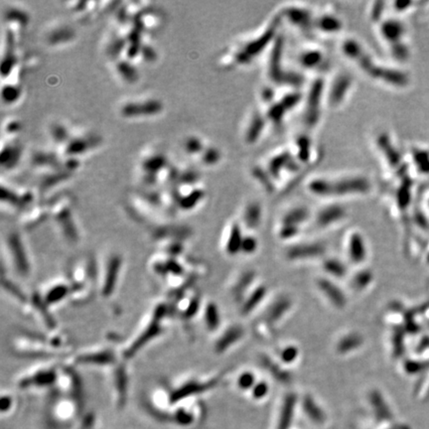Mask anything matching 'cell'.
Masks as SVG:
<instances>
[{
  "label": "cell",
  "instance_id": "62",
  "mask_svg": "<svg viewBox=\"0 0 429 429\" xmlns=\"http://www.w3.org/2000/svg\"><path fill=\"white\" fill-rule=\"evenodd\" d=\"M14 403H15V400L13 395L8 392L7 393L4 392L1 396V413L3 415H5L6 413H9L14 407Z\"/></svg>",
  "mask_w": 429,
  "mask_h": 429
},
{
  "label": "cell",
  "instance_id": "11",
  "mask_svg": "<svg viewBox=\"0 0 429 429\" xmlns=\"http://www.w3.org/2000/svg\"><path fill=\"white\" fill-rule=\"evenodd\" d=\"M406 28L395 18L382 19L378 22V33L381 40L388 46L390 54L398 61L408 58L409 48L406 43Z\"/></svg>",
  "mask_w": 429,
  "mask_h": 429
},
{
  "label": "cell",
  "instance_id": "3",
  "mask_svg": "<svg viewBox=\"0 0 429 429\" xmlns=\"http://www.w3.org/2000/svg\"><path fill=\"white\" fill-rule=\"evenodd\" d=\"M173 316L170 300L164 299L155 302L144 316L135 334L123 346L121 350L123 360L130 362L141 354L144 348L165 332L167 322Z\"/></svg>",
  "mask_w": 429,
  "mask_h": 429
},
{
  "label": "cell",
  "instance_id": "41",
  "mask_svg": "<svg viewBox=\"0 0 429 429\" xmlns=\"http://www.w3.org/2000/svg\"><path fill=\"white\" fill-rule=\"evenodd\" d=\"M312 218L313 214L311 213L309 208H307L306 206L298 205L286 210L283 214L279 224L295 227L302 230L304 225L312 221Z\"/></svg>",
  "mask_w": 429,
  "mask_h": 429
},
{
  "label": "cell",
  "instance_id": "43",
  "mask_svg": "<svg viewBox=\"0 0 429 429\" xmlns=\"http://www.w3.org/2000/svg\"><path fill=\"white\" fill-rule=\"evenodd\" d=\"M22 153V147L19 143H17L16 140H6V142L2 141V149L0 156L2 169H6L7 171L14 169L20 162Z\"/></svg>",
  "mask_w": 429,
  "mask_h": 429
},
{
  "label": "cell",
  "instance_id": "7",
  "mask_svg": "<svg viewBox=\"0 0 429 429\" xmlns=\"http://www.w3.org/2000/svg\"><path fill=\"white\" fill-rule=\"evenodd\" d=\"M46 201L50 209V219L61 236L71 245L78 244L81 241V232L74 216L72 197L66 193L57 194Z\"/></svg>",
  "mask_w": 429,
  "mask_h": 429
},
{
  "label": "cell",
  "instance_id": "6",
  "mask_svg": "<svg viewBox=\"0 0 429 429\" xmlns=\"http://www.w3.org/2000/svg\"><path fill=\"white\" fill-rule=\"evenodd\" d=\"M281 21L278 15L270 21L262 33L234 44L222 54L219 60L220 64L228 68L251 65L261 57L269 46L273 45V41H276L274 39L276 38L277 28L280 26Z\"/></svg>",
  "mask_w": 429,
  "mask_h": 429
},
{
  "label": "cell",
  "instance_id": "34",
  "mask_svg": "<svg viewBox=\"0 0 429 429\" xmlns=\"http://www.w3.org/2000/svg\"><path fill=\"white\" fill-rule=\"evenodd\" d=\"M76 31L67 23H54L49 26L44 33V40L50 47L65 46L74 41Z\"/></svg>",
  "mask_w": 429,
  "mask_h": 429
},
{
  "label": "cell",
  "instance_id": "23",
  "mask_svg": "<svg viewBox=\"0 0 429 429\" xmlns=\"http://www.w3.org/2000/svg\"><path fill=\"white\" fill-rule=\"evenodd\" d=\"M345 253L349 264L361 268L368 260L369 248L364 234L359 230H351L346 235Z\"/></svg>",
  "mask_w": 429,
  "mask_h": 429
},
{
  "label": "cell",
  "instance_id": "49",
  "mask_svg": "<svg viewBox=\"0 0 429 429\" xmlns=\"http://www.w3.org/2000/svg\"><path fill=\"white\" fill-rule=\"evenodd\" d=\"M49 135L52 142L60 149L71 140L73 131L63 123L55 122L49 127Z\"/></svg>",
  "mask_w": 429,
  "mask_h": 429
},
{
  "label": "cell",
  "instance_id": "9",
  "mask_svg": "<svg viewBox=\"0 0 429 429\" xmlns=\"http://www.w3.org/2000/svg\"><path fill=\"white\" fill-rule=\"evenodd\" d=\"M3 257L7 266L18 277L28 278L32 272V260L21 234L16 230L9 231L3 240Z\"/></svg>",
  "mask_w": 429,
  "mask_h": 429
},
{
  "label": "cell",
  "instance_id": "60",
  "mask_svg": "<svg viewBox=\"0 0 429 429\" xmlns=\"http://www.w3.org/2000/svg\"><path fill=\"white\" fill-rule=\"evenodd\" d=\"M259 248H260V243H259L258 238L254 235L250 234V233L245 234L243 245H242L241 255H244L246 257L254 256L258 252Z\"/></svg>",
  "mask_w": 429,
  "mask_h": 429
},
{
  "label": "cell",
  "instance_id": "50",
  "mask_svg": "<svg viewBox=\"0 0 429 429\" xmlns=\"http://www.w3.org/2000/svg\"><path fill=\"white\" fill-rule=\"evenodd\" d=\"M301 355V351L299 347L295 344L288 343L281 347L277 354L278 361L284 365L286 368H289L290 366H293L297 363Z\"/></svg>",
  "mask_w": 429,
  "mask_h": 429
},
{
  "label": "cell",
  "instance_id": "42",
  "mask_svg": "<svg viewBox=\"0 0 429 429\" xmlns=\"http://www.w3.org/2000/svg\"><path fill=\"white\" fill-rule=\"evenodd\" d=\"M321 269L324 274V277L334 280L336 282L348 279L350 276L349 266L346 264L345 261L337 257L326 256L321 261Z\"/></svg>",
  "mask_w": 429,
  "mask_h": 429
},
{
  "label": "cell",
  "instance_id": "46",
  "mask_svg": "<svg viewBox=\"0 0 429 429\" xmlns=\"http://www.w3.org/2000/svg\"><path fill=\"white\" fill-rule=\"evenodd\" d=\"M114 68L119 78L128 85H134L139 82V70L134 64L125 57H121L114 61Z\"/></svg>",
  "mask_w": 429,
  "mask_h": 429
},
{
  "label": "cell",
  "instance_id": "14",
  "mask_svg": "<svg viewBox=\"0 0 429 429\" xmlns=\"http://www.w3.org/2000/svg\"><path fill=\"white\" fill-rule=\"evenodd\" d=\"M169 300V299H168ZM173 310V315L177 317L184 325H188L197 316H200L203 306L201 293L195 288L179 294L170 300Z\"/></svg>",
  "mask_w": 429,
  "mask_h": 429
},
{
  "label": "cell",
  "instance_id": "5",
  "mask_svg": "<svg viewBox=\"0 0 429 429\" xmlns=\"http://www.w3.org/2000/svg\"><path fill=\"white\" fill-rule=\"evenodd\" d=\"M70 288V302L83 306L99 295V264L92 255L73 260L66 277Z\"/></svg>",
  "mask_w": 429,
  "mask_h": 429
},
{
  "label": "cell",
  "instance_id": "24",
  "mask_svg": "<svg viewBox=\"0 0 429 429\" xmlns=\"http://www.w3.org/2000/svg\"><path fill=\"white\" fill-rule=\"evenodd\" d=\"M315 287L321 297L334 309L344 310L347 307L348 296L336 281L322 276L316 280Z\"/></svg>",
  "mask_w": 429,
  "mask_h": 429
},
{
  "label": "cell",
  "instance_id": "39",
  "mask_svg": "<svg viewBox=\"0 0 429 429\" xmlns=\"http://www.w3.org/2000/svg\"><path fill=\"white\" fill-rule=\"evenodd\" d=\"M269 292L270 289L268 286L264 284H258L239 306L241 315L248 317L254 314L266 302Z\"/></svg>",
  "mask_w": 429,
  "mask_h": 429
},
{
  "label": "cell",
  "instance_id": "55",
  "mask_svg": "<svg viewBox=\"0 0 429 429\" xmlns=\"http://www.w3.org/2000/svg\"><path fill=\"white\" fill-rule=\"evenodd\" d=\"M303 410L306 413V415L315 423L321 424L325 420V415L323 411L320 409V407L316 404L314 399L307 395L303 399Z\"/></svg>",
  "mask_w": 429,
  "mask_h": 429
},
{
  "label": "cell",
  "instance_id": "17",
  "mask_svg": "<svg viewBox=\"0 0 429 429\" xmlns=\"http://www.w3.org/2000/svg\"><path fill=\"white\" fill-rule=\"evenodd\" d=\"M102 143L103 139L96 134L89 132L73 133L71 140L59 149V152L63 158L79 159V157L96 150Z\"/></svg>",
  "mask_w": 429,
  "mask_h": 429
},
{
  "label": "cell",
  "instance_id": "10",
  "mask_svg": "<svg viewBox=\"0 0 429 429\" xmlns=\"http://www.w3.org/2000/svg\"><path fill=\"white\" fill-rule=\"evenodd\" d=\"M123 360L121 350L112 346L100 345L87 348L70 356L68 364L73 367H97L105 368L107 371Z\"/></svg>",
  "mask_w": 429,
  "mask_h": 429
},
{
  "label": "cell",
  "instance_id": "35",
  "mask_svg": "<svg viewBox=\"0 0 429 429\" xmlns=\"http://www.w3.org/2000/svg\"><path fill=\"white\" fill-rule=\"evenodd\" d=\"M245 233L240 221H233L226 228L223 239V250L231 258L241 255Z\"/></svg>",
  "mask_w": 429,
  "mask_h": 429
},
{
  "label": "cell",
  "instance_id": "54",
  "mask_svg": "<svg viewBox=\"0 0 429 429\" xmlns=\"http://www.w3.org/2000/svg\"><path fill=\"white\" fill-rule=\"evenodd\" d=\"M2 101L6 105H12L16 103L21 95H22V88L20 83H12V82H4L2 86Z\"/></svg>",
  "mask_w": 429,
  "mask_h": 429
},
{
  "label": "cell",
  "instance_id": "1",
  "mask_svg": "<svg viewBox=\"0 0 429 429\" xmlns=\"http://www.w3.org/2000/svg\"><path fill=\"white\" fill-rule=\"evenodd\" d=\"M72 339L59 329L55 331L20 330L10 341V350L18 358L52 361L70 356Z\"/></svg>",
  "mask_w": 429,
  "mask_h": 429
},
{
  "label": "cell",
  "instance_id": "4",
  "mask_svg": "<svg viewBox=\"0 0 429 429\" xmlns=\"http://www.w3.org/2000/svg\"><path fill=\"white\" fill-rule=\"evenodd\" d=\"M306 189L315 197L324 200H338L368 195L373 190V182L368 176L357 173L320 175L309 179Z\"/></svg>",
  "mask_w": 429,
  "mask_h": 429
},
{
  "label": "cell",
  "instance_id": "57",
  "mask_svg": "<svg viewBox=\"0 0 429 429\" xmlns=\"http://www.w3.org/2000/svg\"><path fill=\"white\" fill-rule=\"evenodd\" d=\"M370 402L373 406V408L375 409L378 417L384 419V420H388L392 418V413L391 410H389L388 406L386 405L383 396L378 392V391H373L370 394Z\"/></svg>",
  "mask_w": 429,
  "mask_h": 429
},
{
  "label": "cell",
  "instance_id": "37",
  "mask_svg": "<svg viewBox=\"0 0 429 429\" xmlns=\"http://www.w3.org/2000/svg\"><path fill=\"white\" fill-rule=\"evenodd\" d=\"M342 30L343 21L334 12L324 11L316 14L314 22V31H316V33L325 36H333L340 33Z\"/></svg>",
  "mask_w": 429,
  "mask_h": 429
},
{
  "label": "cell",
  "instance_id": "28",
  "mask_svg": "<svg viewBox=\"0 0 429 429\" xmlns=\"http://www.w3.org/2000/svg\"><path fill=\"white\" fill-rule=\"evenodd\" d=\"M82 403L75 398L58 394L51 408L54 420L60 423L73 421L81 412Z\"/></svg>",
  "mask_w": 429,
  "mask_h": 429
},
{
  "label": "cell",
  "instance_id": "38",
  "mask_svg": "<svg viewBox=\"0 0 429 429\" xmlns=\"http://www.w3.org/2000/svg\"><path fill=\"white\" fill-rule=\"evenodd\" d=\"M47 219H50V209L47 201L43 199L20 214V222L27 229L35 228Z\"/></svg>",
  "mask_w": 429,
  "mask_h": 429
},
{
  "label": "cell",
  "instance_id": "29",
  "mask_svg": "<svg viewBox=\"0 0 429 429\" xmlns=\"http://www.w3.org/2000/svg\"><path fill=\"white\" fill-rule=\"evenodd\" d=\"M40 291L44 302L52 309L70 300L71 288L67 279H57L48 283Z\"/></svg>",
  "mask_w": 429,
  "mask_h": 429
},
{
  "label": "cell",
  "instance_id": "52",
  "mask_svg": "<svg viewBox=\"0 0 429 429\" xmlns=\"http://www.w3.org/2000/svg\"><path fill=\"white\" fill-rule=\"evenodd\" d=\"M208 146V143H205V141L199 137V136H189L185 139L183 143V148L185 152L192 157L199 158V156L203 153V151Z\"/></svg>",
  "mask_w": 429,
  "mask_h": 429
},
{
  "label": "cell",
  "instance_id": "53",
  "mask_svg": "<svg viewBox=\"0 0 429 429\" xmlns=\"http://www.w3.org/2000/svg\"><path fill=\"white\" fill-rule=\"evenodd\" d=\"M295 405H296V396L294 394L286 395V399L283 404L282 414H281L280 429H288L293 417V411H294Z\"/></svg>",
  "mask_w": 429,
  "mask_h": 429
},
{
  "label": "cell",
  "instance_id": "36",
  "mask_svg": "<svg viewBox=\"0 0 429 429\" xmlns=\"http://www.w3.org/2000/svg\"><path fill=\"white\" fill-rule=\"evenodd\" d=\"M204 328L210 334H218L223 329V317L218 304L213 300L203 303L200 313Z\"/></svg>",
  "mask_w": 429,
  "mask_h": 429
},
{
  "label": "cell",
  "instance_id": "13",
  "mask_svg": "<svg viewBox=\"0 0 429 429\" xmlns=\"http://www.w3.org/2000/svg\"><path fill=\"white\" fill-rule=\"evenodd\" d=\"M223 380V375H216L212 377H189L181 381L176 387L170 389L172 405L194 399L198 395H202L214 388H216Z\"/></svg>",
  "mask_w": 429,
  "mask_h": 429
},
{
  "label": "cell",
  "instance_id": "18",
  "mask_svg": "<svg viewBox=\"0 0 429 429\" xmlns=\"http://www.w3.org/2000/svg\"><path fill=\"white\" fill-rule=\"evenodd\" d=\"M23 311L40 324L42 331L50 332L59 329L57 320L51 312V308L44 302L39 290L31 292L29 303Z\"/></svg>",
  "mask_w": 429,
  "mask_h": 429
},
{
  "label": "cell",
  "instance_id": "45",
  "mask_svg": "<svg viewBox=\"0 0 429 429\" xmlns=\"http://www.w3.org/2000/svg\"><path fill=\"white\" fill-rule=\"evenodd\" d=\"M264 211L262 205L257 201H252L246 204L242 212V219L240 223L249 232H254L257 230L263 222Z\"/></svg>",
  "mask_w": 429,
  "mask_h": 429
},
{
  "label": "cell",
  "instance_id": "2",
  "mask_svg": "<svg viewBox=\"0 0 429 429\" xmlns=\"http://www.w3.org/2000/svg\"><path fill=\"white\" fill-rule=\"evenodd\" d=\"M340 50L346 59L372 81L391 87H404L408 84V77L403 71L380 63L359 39L345 38Z\"/></svg>",
  "mask_w": 429,
  "mask_h": 429
},
{
  "label": "cell",
  "instance_id": "30",
  "mask_svg": "<svg viewBox=\"0 0 429 429\" xmlns=\"http://www.w3.org/2000/svg\"><path fill=\"white\" fill-rule=\"evenodd\" d=\"M297 63L304 71L319 72L328 66L326 54L318 47H304L297 55Z\"/></svg>",
  "mask_w": 429,
  "mask_h": 429
},
{
  "label": "cell",
  "instance_id": "32",
  "mask_svg": "<svg viewBox=\"0 0 429 429\" xmlns=\"http://www.w3.org/2000/svg\"><path fill=\"white\" fill-rule=\"evenodd\" d=\"M258 274L254 270H246L241 273L230 287V293L239 306L247 295L257 286Z\"/></svg>",
  "mask_w": 429,
  "mask_h": 429
},
{
  "label": "cell",
  "instance_id": "21",
  "mask_svg": "<svg viewBox=\"0 0 429 429\" xmlns=\"http://www.w3.org/2000/svg\"><path fill=\"white\" fill-rule=\"evenodd\" d=\"M294 308L293 299L286 294H280L266 307L263 323L273 333V328L280 325L289 316Z\"/></svg>",
  "mask_w": 429,
  "mask_h": 429
},
{
  "label": "cell",
  "instance_id": "47",
  "mask_svg": "<svg viewBox=\"0 0 429 429\" xmlns=\"http://www.w3.org/2000/svg\"><path fill=\"white\" fill-rule=\"evenodd\" d=\"M348 280L351 288L354 291H356L357 293H363L374 285L375 276L372 270L367 268H360L353 275H350Z\"/></svg>",
  "mask_w": 429,
  "mask_h": 429
},
{
  "label": "cell",
  "instance_id": "15",
  "mask_svg": "<svg viewBox=\"0 0 429 429\" xmlns=\"http://www.w3.org/2000/svg\"><path fill=\"white\" fill-rule=\"evenodd\" d=\"M327 246L318 241H298L289 244L285 251V258L289 263H306L327 256Z\"/></svg>",
  "mask_w": 429,
  "mask_h": 429
},
{
  "label": "cell",
  "instance_id": "26",
  "mask_svg": "<svg viewBox=\"0 0 429 429\" xmlns=\"http://www.w3.org/2000/svg\"><path fill=\"white\" fill-rule=\"evenodd\" d=\"M353 85V80L348 75H337L329 85L326 84V104L332 109L340 108L351 95Z\"/></svg>",
  "mask_w": 429,
  "mask_h": 429
},
{
  "label": "cell",
  "instance_id": "25",
  "mask_svg": "<svg viewBox=\"0 0 429 429\" xmlns=\"http://www.w3.org/2000/svg\"><path fill=\"white\" fill-rule=\"evenodd\" d=\"M108 374L110 375V381L114 391L117 406L119 409H122L126 405L129 393L130 378L128 362L122 360L116 366L109 369Z\"/></svg>",
  "mask_w": 429,
  "mask_h": 429
},
{
  "label": "cell",
  "instance_id": "20",
  "mask_svg": "<svg viewBox=\"0 0 429 429\" xmlns=\"http://www.w3.org/2000/svg\"><path fill=\"white\" fill-rule=\"evenodd\" d=\"M279 16L282 20L286 19L289 25L303 33H311L314 31L316 14L307 6L296 4L288 5L282 9Z\"/></svg>",
  "mask_w": 429,
  "mask_h": 429
},
{
  "label": "cell",
  "instance_id": "44",
  "mask_svg": "<svg viewBox=\"0 0 429 429\" xmlns=\"http://www.w3.org/2000/svg\"><path fill=\"white\" fill-rule=\"evenodd\" d=\"M267 123H269L266 115L263 112L253 113L245 127L244 137L248 143H256L262 135H264Z\"/></svg>",
  "mask_w": 429,
  "mask_h": 429
},
{
  "label": "cell",
  "instance_id": "56",
  "mask_svg": "<svg viewBox=\"0 0 429 429\" xmlns=\"http://www.w3.org/2000/svg\"><path fill=\"white\" fill-rule=\"evenodd\" d=\"M198 160L204 166L213 167L219 164L222 160V152L215 146L208 144L203 153L199 156Z\"/></svg>",
  "mask_w": 429,
  "mask_h": 429
},
{
  "label": "cell",
  "instance_id": "61",
  "mask_svg": "<svg viewBox=\"0 0 429 429\" xmlns=\"http://www.w3.org/2000/svg\"><path fill=\"white\" fill-rule=\"evenodd\" d=\"M251 392L254 399L262 400L270 393V385L266 381H258V383Z\"/></svg>",
  "mask_w": 429,
  "mask_h": 429
},
{
  "label": "cell",
  "instance_id": "12",
  "mask_svg": "<svg viewBox=\"0 0 429 429\" xmlns=\"http://www.w3.org/2000/svg\"><path fill=\"white\" fill-rule=\"evenodd\" d=\"M124 258L121 254L113 252L99 266V295L110 299L116 293L124 270Z\"/></svg>",
  "mask_w": 429,
  "mask_h": 429
},
{
  "label": "cell",
  "instance_id": "59",
  "mask_svg": "<svg viewBox=\"0 0 429 429\" xmlns=\"http://www.w3.org/2000/svg\"><path fill=\"white\" fill-rule=\"evenodd\" d=\"M21 131L22 126L17 119H7L3 123L2 134L5 140H16Z\"/></svg>",
  "mask_w": 429,
  "mask_h": 429
},
{
  "label": "cell",
  "instance_id": "33",
  "mask_svg": "<svg viewBox=\"0 0 429 429\" xmlns=\"http://www.w3.org/2000/svg\"><path fill=\"white\" fill-rule=\"evenodd\" d=\"M30 161L33 168L37 169L39 172L41 171L42 173L65 169L64 158L59 151L36 150L32 153Z\"/></svg>",
  "mask_w": 429,
  "mask_h": 429
},
{
  "label": "cell",
  "instance_id": "8",
  "mask_svg": "<svg viewBox=\"0 0 429 429\" xmlns=\"http://www.w3.org/2000/svg\"><path fill=\"white\" fill-rule=\"evenodd\" d=\"M61 365L55 361L42 362L23 372L18 377L16 385L23 391L54 390Z\"/></svg>",
  "mask_w": 429,
  "mask_h": 429
},
{
  "label": "cell",
  "instance_id": "19",
  "mask_svg": "<svg viewBox=\"0 0 429 429\" xmlns=\"http://www.w3.org/2000/svg\"><path fill=\"white\" fill-rule=\"evenodd\" d=\"M322 103L326 105V84L322 79H317L310 87L304 104V122L307 126L315 127L319 123Z\"/></svg>",
  "mask_w": 429,
  "mask_h": 429
},
{
  "label": "cell",
  "instance_id": "48",
  "mask_svg": "<svg viewBox=\"0 0 429 429\" xmlns=\"http://www.w3.org/2000/svg\"><path fill=\"white\" fill-rule=\"evenodd\" d=\"M2 287L7 295L23 309L29 303L30 294L25 293V291L20 286L16 285V283L10 278H7L4 274H2Z\"/></svg>",
  "mask_w": 429,
  "mask_h": 429
},
{
  "label": "cell",
  "instance_id": "27",
  "mask_svg": "<svg viewBox=\"0 0 429 429\" xmlns=\"http://www.w3.org/2000/svg\"><path fill=\"white\" fill-rule=\"evenodd\" d=\"M246 329L243 325L234 323L223 328L214 342L213 350L217 355H225L238 346L246 337Z\"/></svg>",
  "mask_w": 429,
  "mask_h": 429
},
{
  "label": "cell",
  "instance_id": "22",
  "mask_svg": "<svg viewBox=\"0 0 429 429\" xmlns=\"http://www.w3.org/2000/svg\"><path fill=\"white\" fill-rule=\"evenodd\" d=\"M348 217L346 208L340 203L334 201L320 207L314 214L312 222L319 230L332 229L342 224Z\"/></svg>",
  "mask_w": 429,
  "mask_h": 429
},
{
  "label": "cell",
  "instance_id": "16",
  "mask_svg": "<svg viewBox=\"0 0 429 429\" xmlns=\"http://www.w3.org/2000/svg\"><path fill=\"white\" fill-rule=\"evenodd\" d=\"M164 105L157 98H144L125 102L120 108V115L127 120L150 119L159 116Z\"/></svg>",
  "mask_w": 429,
  "mask_h": 429
},
{
  "label": "cell",
  "instance_id": "51",
  "mask_svg": "<svg viewBox=\"0 0 429 429\" xmlns=\"http://www.w3.org/2000/svg\"><path fill=\"white\" fill-rule=\"evenodd\" d=\"M30 17L28 12L17 6H9L4 12V24H15L25 28L29 23Z\"/></svg>",
  "mask_w": 429,
  "mask_h": 429
},
{
  "label": "cell",
  "instance_id": "31",
  "mask_svg": "<svg viewBox=\"0 0 429 429\" xmlns=\"http://www.w3.org/2000/svg\"><path fill=\"white\" fill-rule=\"evenodd\" d=\"M366 344L364 335L358 331H347L342 333L336 340L334 350L338 356L347 357L360 351Z\"/></svg>",
  "mask_w": 429,
  "mask_h": 429
},
{
  "label": "cell",
  "instance_id": "58",
  "mask_svg": "<svg viewBox=\"0 0 429 429\" xmlns=\"http://www.w3.org/2000/svg\"><path fill=\"white\" fill-rule=\"evenodd\" d=\"M258 383L256 373L251 370H244L239 373L236 379V385L241 391H252Z\"/></svg>",
  "mask_w": 429,
  "mask_h": 429
},
{
  "label": "cell",
  "instance_id": "40",
  "mask_svg": "<svg viewBox=\"0 0 429 429\" xmlns=\"http://www.w3.org/2000/svg\"><path fill=\"white\" fill-rule=\"evenodd\" d=\"M260 364L262 368L265 369L276 381L284 385H289L292 381V376L288 368L282 365L277 358L269 356L267 354H262L260 356Z\"/></svg>",
  "mask_w": 429,
  "mask_h": 429
}]
</instances>
